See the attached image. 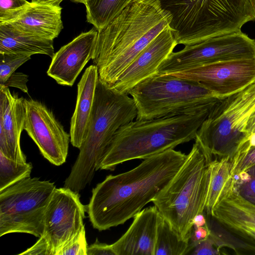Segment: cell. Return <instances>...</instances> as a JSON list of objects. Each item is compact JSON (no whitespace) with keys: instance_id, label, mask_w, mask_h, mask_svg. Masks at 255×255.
Returning <instances> with one entry per match:
<instances>
[{"instance_id":"277c9868","label":"cell","mask_w":255,"mask_h":255,"mask_svg":"<svg viewBox=\"0 0 255 255\" xmlns=\"http://www.w3.org/2000/svg\"><path fill=\"white\" fill-rule=\"evenodd\" d=\"M136 116L135 103L128 94L98 79L86 138L64 187L79 193L89 185L117 131Z\"/></svg>"},{"instance_id":"4fadbf2b","label":"cell","mask_w":255,"mask_h":255,"mask_svg":"<svg viewBox=\"0 0 255 255\" xmlns=\"http://www.w3.org/2000/svg\"><path fill=\"white\" fill-rule=\"evenodd\" d=\"M178 44L174 30L168 27L136 57L111 88L128 94L137 84L157 74L161 64Z\"/></svg>"},{"instance_id":"836d02e7","label":"cell","mask_w":255,"mask_h":255,"mask_svg":"<svg viewBox=\"0 0 255 255\" xmlns=\"http://www.w3.org/2000/svg\"><path fill=\"white\" fill-rule=\"evenodd\" d=\"M235 235L255 244V230L243 226L230 225L223 227Z\"/></svg>"},{"instance_id":"ac0fdd59","label":"cell","mask_w":255,"mask_h":255,"mask_svg":"<svg viewBox=\"0 0 255 255\" xmlns=\"http://www.w3.org/2000/svg\"><path fill=\"white\" fill-rule=\"evenodd\" d=\"M99 79L98 68L94 64L86 68L77 85V102L70 122V142L80 148L85 140L94 105Z\"/></svg>"},{"instance_id":"8d00e7d4","label":"cell","mask_w":255,"mask_h":255,"mask_svg":"<svg viewBox=\"0 0 255 255\" xmlns=\"http://www.w3.org/2000/svg\"><path fill=\"white\" fill-rule=\"evenodd\" d=\"M210 231L207 225L204 226L198 227L193 226V228L189 238V251L192 246L206 239L208 237Z\"/></svg>"},{"instance_id":"b9f144b4","label":"cell","mask_w":255,"mask_h":255,"mask_svg":"<svg viewBox=\"0 0 255 255\" xmlns=\"http://www.w3.org/2000/svg\"><path fill=\"white\" fill-rule=\"evenodd\" d=\"M252 1L254 4L255 6V0H252Z\"/></svg>"},{"instance_id":"3957f363","label":"cell","mask_w":255,"mask_h":255,"mask_svg":"<svg viewBox=\"0 0 255 255\" xmlns=\"http://www.w3.org/2000/svg\"><path fill=\"white\" fill-rule=\"evenodd\" d=\"M210 111L128 123L116 132L100 169L113 171L125 162L144 159L195 139Z\"/></svg>"},{"instance_id":"30bf717a","label":"cell","mask_w":255,"mask_h":255,"mask_svg":"<svg viewBox=\"0 0 255 255\" xmlns=\"http://www.w3.org/2000/svg\"><path fill=\"white\" fill-rule=\"evenodd\" d=\"M86 211L79 193L65 187L56 188L45 211L40 237L47 243L52 255H56L84 226Z\"/></svg>"},{"instance_id":"1f68e13d","label":"cell","mask_w":255,"mask_h":255,"mask_svg":"<svg viewBox=\"0 0 255 255\" xmlns=\"http://www.w3.org/2000/svg\"><path fill=\"white\" fill-rule=\"evenodd\" d=\"M165 9L175 13H181L190 9L202 0H159Z\"/></svg>"},{"instance_id":"e575fe53","label":"cell","mask_w":255,"mask_h":255,"mask_svg":"<svg viewBox=\"0 0 255 255\" xmlns=\"http://www.w3.org/2000/svg\"><path fill=\"white\" fill-rule=\"evenodd\" d=\"M19 255H52L47 243L41 237L30 248Z\"/></svg>"},{"instance_id":"ffe728a7","label":"cell","mask_w":255,"mask_h":255,"mask_svg":"<svg viewBox=\"0 0 255 255\" xmlns=\"http://www.w3.org/2000/svg\"><path fill=\"white\" fill-rule=\"evenodd\" d=\"M0 53L53 57V40L20 30L9 23L0 24Z\"/></svg>"},{"instance_id":"d4e9b609","label":"cell","mask_w":255,"mask_h":255,"mask_svg":"<svg viewBox=\"0 0 255 255\" xmlns=\"http://www.w3.org/2000/svg\"><path fill=\"white\" fill-rule=\"evenodd\" d=\"M32 169L31 163L15 161L0 152V191L30 177Z\"/></svg>"},{"instance_id":"d590c367","label":"cell","mask_w":255,"mask_h":255,"mask_svg":"<svg viewBox=\"0 0 255 255\" xmlns=\"http://www.w3.org/2000/svg\"><path fill=\"white\" fill-rule=\"evenodd\" d=\"M87 255H116L112 245L96 241L88 247Z\"/></svg>"},{"instance_id":"f35d334b","label":"cell","mask_w":255,"mask_h":255,"mask_svg":"<svg viewBox=\"0 0 255 255\" xmlns=\"http://www.w3.org/2000/svg\"><path fill=\"white\" fill-rule=\"evenodd\" d=\"M194 227H202L207 225V218L204 214V213H200L194 218L193 220Z\"/></svg>"},{"instance_id":"d6986e66","label":"cell","mask_w":255,"mask_h":255,"mask_svg":"<svg viewBox=\"0 0 255 255\" xmlns=\"http://www.w3.org/2000/svg\"><path fill=\"white\" fill-rule=\"evenodd\" d=\"M208 215L223 227L243 226L255 230V205L237 192L232 176Z\"/></svg>"},{"instance_id":"60d3db41","label":"cell","mask_w":255,"mask_h":255,"mask_svg":"<svg viewBox=\"0 0 255 255\" xmlns=\"http://www.w3.org/2000/svg\"><path fill=\"white\" fill-rule=\"evenodd\" d=\"M71 1L77 2V3H81L85 4L87 0H71Z\"/></svg>"},{"instance_id":"f546056e","label":"cell","mask_w":255,"mask_h":255,"mask_svg":"<svg viewBox=\"0 0 255 255\" xmlns=\"http://www.w3.org/2000/svg\"><path fill=\"white\" fill-rule=\"evenodd\" d=\"M29 2L27 0H0V24L13 19Z\"/></svg>"},{"instance_id":"ba28073f","label":"cell","mask_w":255,"mask_h":255,"mask_svg":"<svg viewBox=\"0 0 255 255\" xmlns=\"http://www.w3.org/2000/svg\"><path fill=\"white\" fill-rule=\"evenodd\" d=\"M54 183L28 177L0 191V237L22 233L40 237Z\"/></svg>"},{"instance_id":"7402d4cb","label":"cell","mask_w":255,"mask_h":255,"mask_svg":"<svg viewBox=\"0 0 255 255\" xmlns=\"http://www.w3.org/2000/svg\"><path fill=\"white\" fill-rule=\"evenodd\" d=\"M189 240L182 238L163 217L159 224L154 255H185Z\"/></svg>"},{"instance_id":"5b68a950","label":"cell","mask_w":255,"mask_h":255,"mask_svg":"<svg viewBox=\"0 0 255 255\" xmlns=\"http://www.w3.org/2000/svg\"><path fill=\"white\" fill-rule=\"evenodd\" d=\"M213 159L195 138L178 172L152 201L162 217L184 239L189 240L194 218L205 210L210 163Z\"/></svg>"},{"instance_id":"6da1fadb","label":"cell","mask_w":255,"mask_h":255,"mask_svg":"<svg viewBox=\"0 0 255 255\" xmlns=\"http://www.w3.org/2000/svg\"><path fill=\"white\" fill-rule=\"evenodd\" d=\"M187 155L170 149L129 171L107 176L93 189L86 207L93 228L106 230L133 218L172 180Z\"/></svg>"},{"instance_id":"f1b7e54d","label":"cell","mask_w":255,"mask_h":255,"mask_svg":"<svg viewBox=\"0 0 255 255\" xmlns=\"http://www.w3.org/2000/svg\"><path fill=\"white\" fill-rule=\"evenodd\" d=\"M88 247L84 226L59 250L56 255H87Z\"/></svg>"},{"instance_id":"8992f818","label":"cell","mask_w":255,"mask_h":255,"mask_svg":"<svg viewBox=\"0 0 255 255\" xmlns=\"http://www.w3.org/2000/svg\"><path fill=\"white\" fill-rule=\"evenodd\" d=\"M137 109V120H149L211 110L221 99L199 82L169 74H155L128 93Z\"/></svg>"},{"instance_id":"603a6c76","label":"cell","mask_w":255,"mask_h":255,"mask_svg":"<svg viewBox=\"0 0 255 255\" xmlns=\"http://www.w3.org/2000/svg\"><path fill=\"white\" fill-rule=\"evenodd\" d=\"M232 167V161L228 157L215 158L210 162V181L205 210L207 214H210L231 177Z\"/></svg>"},{"instance_id":"9a60e30c","label":"cell","mask_w":255,"mask_h":255,"mask_svg":"<svg viewBox=\"0 0 255 255\" xmlns=\"http://www.w3.org/2000/svg\"><path fill=\"white\" fill-rule=\"evenodd\" d=\"M126 233L112 247L116 255H154L159 224L162 218L157 208L142 209Z\"/></svg>"},{"instance_id":"cb8c5ba5","label":"cell","mask_w":255,"mask_h":255,"mask_svg":"<svg viewBox=\"0 0 255 255\" xmlns=\"http://www.w3.org/2000/svg\"><path fill=\"white\" fill-rule=\"evenodd\" d=\"M207 219V225L210 231L209 236L213 239L217 247L221 249L228 247L234 250L237 254L240 252L255 253V244L245 241L237 238L235 235L224 228L211 215Z\"/></svg>"},{"instance_id":"44dd1931","label":"cell","mask_w":255,"mask_h":255,"mask_svg":"<svg viewBox=\"0 0 255 255\" xmlns=\"http://www.w3.org/2000/svg\"><path fill=\"white\" fill-rule=\"evenodd\" d=\"M132 0H87V21L99 31L107 26Z\"/></svg>"},{"instance_id":"484cf974","label":"cell","mask_w":255,"mask_h":255,"mask_svg":"<svg viewBox=\"0 0 255 255\" xmlns=\"http://www.w3.org/2000/svg\"><path fill=\"white\" fill-rule=\"evenodd\" d=\"M255 164V134L243 142L232 160L231 176H233Z\"/></svg>"},{"instance_id":"d6a6232c","label":"cell","mask_w":255,"mask_h":255,"mask_svg":"<svg viewBox=\"0 0 255 255\" xmlns=\"http://www.w3.org/2000/svg\"><path fill=\"white\" fill-rule=\"evenodd\" d=\"M28 75L23 73L15 72L9 76L3 85H0V86L17 88L22 92L27 93L28 88L26 83L28 81Z\"/></svg>"},{"instance_id":"e0dca14e","label":"cell","mask_w":255,"mask_h":255,"mask_svg":"<svg viewBox=\"0 0 255 255\" xmlns=\"http://www.w3.org/2000/svg\"><path fill=\"white\" fill-rule=\"evenodd\" d=\"M60 4L31 0L17 16L7 23L53 40L63 28Z\"/></svg>"},{"instance_id":"83f0119b","label":"cell","mask_w":255,"mask_h":255,"mask_svg":"<svg viewBox=\"0 0 255 255\" xmlns=\"http://www.w3.org/2000/svg\"><path fill=\"white\" fill-rule=\"evenodd\" d=\"M30 59L29 55L0 53V85H3L18 67Z\"/></svg>"},{"instance_id":"ab89813d","label":"cell","mask_w":255,"mask_h":255,"mask_svg":"<svg viewBox=\"0 0 255 255\" xmlns=\"http://www.w3.org/2000/svg\"><path fill=\"white\" fill-rule=\"evenodd\" d=\"M31 0L41 1V2H53V3H56L60 4V3L64 0Z\"/></svg>"},{"instance_id":"4dcf8cb0","label":"cell","mask_w":255,"mask_h":255,"mask_svg":"<svg viewBox=\"0 0 255 255\" xmlns=\"http://www.w3.org/2000/svg\"><path fill=\"white\" fill-rule=\"evenodd\" d=\"M221 250L216 245L213 239L209 236L192 246L188 255H215L221 254Z\"/></svg>"},{"instance_id":"7c38bea8","label":"cell","mask_w":255,"mask_h":255,"mask_svg":"<svg viewBox=\"0 0 255 255\" xmlns=\"http://www.w3.org/2000/svg\"><path fill=\"white\" fill-rule=\"evenodd\" d=\"M24 130L38 146L44 158L60 166L66 160L70 135L51 110L40 102L25 99Z\"/></svg>"},{"instance_id":"52a82bcc","label":"cell","mask_w":255,"mask_h":255,"mask_svg":"<svg viewBox=\"0 0 255 255\" xmlns=\"http://www.w3.org/2000/svg\"><path fill=\"white\" fill-rule=\"evenodd\" d=\"M255 109V81L220 99L199 128L196 138L213 157H228L232 161L248 136L244 130Z\"/></svg>"},{"instance_id":"7a4b0ae2","label":"cell","mask_w":255,"mask_h":255,"mask_svg":"<svg viewBox=\"0 0 255 255\" xmlns=\"http://www.w3.org/2000/svg\"><path fill=\"white\" fill-rule=\"evenodd\" d=\"M171 13L159 0H132L98 31L93 64L99 79L110 87L136 57L170 26Z\"/></svg>"},{"instance_id":"5bb4252c","label":"cell","mask_w":255,"mask_h":255,"mask_svg":"<svg viewBox=\"0 0 255 255\" xmlns=\"http://www.w3.org/2000/svg\"><path fill=\"white\" fill-rule=\"evenodd\" d=\"M98 35L94 27L62 46L53 57L48 76L60 85L72 86L86 64L93 59Z\"/></svg>"},{"instance_id":"4316f807","label":"cell","mask_w":255,"mask_h":255,"mask_svg":"<svg viewBox=\"0 0 255 255\" xmlns=\"http://www.w3.org/2000/svg\"><path fill=\"white\" fill-rule=\"evenodd\" d=\"M233 177L237 192L245 200L255 205V164Z\"/></svg>"},{"instance_id":"2e32d148","label":"cell","mask_w":255,"mask_h":255,"mask_svg":"<svg viewBox=\"0 0 255 255\" xmlns=\"http://www.w3.org/2000/svg\"><path fill=\"white\" fill-rule=\"evenodd\" d=\"M25 99L12 94L8 87L0 86V130L6 137V146L0 151L6 157L18 162H26L20 146V135L26 116Z\"/></svg>"},{"instance_id":"74e56055","label":"cell","mask_w":255,"mask_h":255,"mask_svg":"<svg viewBox=\"0 0 255 255\" xmlns=\"http://www.w3.org/2000/svg\"><path fill=\"white\" fill-rule=\"evenodd\" d=\"M244 131L248 136L255 134V109L250 116Z\"/></svg>"},{"instance_id":"8fae6325","label":"cell","mask_w":255,"mask_h":255,"mask_svg":"<svg viewBox=\"0 0 255 255\" xmlns=\"http://www.w3.org/2000/svg\"><path fill=\"white\" fill-rule=\"evenodd\" d=\"M169 75L199 82L222 99L255 81V58L215 63Z\"/></svg>"},{"instance_id":"9c48e42d","label":"cell","mask_w":255,"mask_h":255,"mask_svg":"<svg viewBox=\"0 0 255 255\" xmlns=\"http://www.w3.org/2000/svg\"><path fill=\"white\" fill-rule=\"evenodd\" d=\"M251 58H255V39L240 31L173 51L161 64L157 74H172L207 64Z\"/></svg>"}]
</instances>
